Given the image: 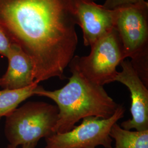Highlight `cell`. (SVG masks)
<instances>
[{
	"mask_svg": "<svg viewBox=\"0 0 148 148\" xmlns=\"http://www.w3.org/2000/svg\"><path fill=\"white\" fill-rule=\"evenodd\" d=\"M73 0H0V27L34 66L39 84L64 79L78 37Z\"/></svg>",
	"mask_w": 148,
	"mask_h": 148,
	"instance_id": "obj_1",
	"label": "cell"
},
{
	"mask_svg": "<svg viewBox=\"0 0 148 148\" xmlns=\"http://www.w3.org/2000/svg\"><path fill=\"white\" fill-rule=\"evenodd\" d=\"M19 147L12 145L11 144H8L5 148H19ZM20 148H36V147L33 146V145H24V146L21 147Z\"/></svg>",
	"mask_w": 148,
	"mask_h": 148,
	"instance_id": "obj_14",
	"label": "cell"
},
{
	"mask_svg": "<svg viewBox=\"0 0 148 148\" xmlns=\"http://www.w3.org/2000/svg\"><path fill=\"white\" fill-rule=\"evenodd\" d=\"M38 84L20 90H0V120L7 116L16 109L20 104L32 95H35Z\"/></svg>",
	"mask_w": 148,
	"mask_h": 148,
	"instance_id": "obj_11",
	"label": "cell"
},
{
	"mask_svg": "<svg viewBox=\"0 0 148 148\" xmlns=\"http://www.w3.org/2000/svg\"><path fill=\"white\" fill-rule=\"evenodd\" d=\"M110 136L115 140V148H148V130H127L116 123L111 128Z\"/></svg>",
	"mask_w": 148,
	"mask_h": 148,
	"instance_id": "obj_10",
	"label": "cell"
},
{
	"mask_svg": "<svg viewBox=\"0 0 148 148\" xmlns=\"http://www.w3.org/2000/svg\"><path fill=\"white\" fill-rule=\"evenodd\" d=\"M77 25L82 29L85 46H92L114 28L115 10L91 0H73Z\"/></svg>",
	"mask_w": 148,
	"mask_h": 148,
	"instance_id": "obj_7",
	"label": "cell"
},
{
	"mask_svg": "<svg viewBox=\"0 0 148 148\" xmlns=\"http://www.w3.org/2000/svg\"><path fill=\"white\" fill-rule=\"evenodd\" d=\"M72 75L68 82L58 90H48L38 86L35 95L54 101L58 109V119L54 133L67 132L87 117L108 119L119 104L107 93L104 86L92 82L74 67L69 65Z\"/></svg>",
	"mask_w": 148,
	"mask_h": 148,
	"instance_id": "obj_2",
	"label": "cell"
},
{
	"mask_svg": "<svg viewBox=\"0 0 148 148\" xmlns=\"http://www.w3.org/2000/svg\"><path fill=\"white\" fill-rule=\"evenodd\" d=\"M125 112V107L119 104L115 113L108 119L85 117L79 125L68 132L54 133L46 138L44 148H96L98 146L112 148L111 128L123 117Z\"/></svg>",
	"mask_w": 148,
	"mask_h": 148,
	"instance_id": "obj_5",
	"label": "cell"
},
{
	"mask_svg": "<svg viewBox=\"0 0 148 148\" xmlns=\"http://www.w3.org/2000/svg\"><path fill=\"white\" fill-rule=\"evenodd\" d=\"M57 106L43 101H29L5 117V135L16 147L37 146L39 140L54 133L58 119Z\"/></svg>",
	"mask_w": 148,
	"mask_h": 148,
	"instance_id": "obj_3",
	"label": "cell"
},
{
	"mask_svg": "<svg viewBox=\"0 0 148 148\" xmlns=\"http://www.w3.org/2000/svg\"><path fill=\"white\" fill-rule=\"evenodd\" d=\"M114 10V28L121 42L125 59L134 60L148 55V2Z\"/></svg>",
	"mask_w": 148,
	"mask_h": 148,
	"instance_id": "obj_6",
	"label": "cell"
},
{
	"mask_svg": "<svg viewBox=\"0 0 148 148\" xmlns=\"http://www.w3.org/2000/svg\"><path fill=\"white\" fill-rule=\"evenodd\" d=\"M0 79H1V76H0Z\"/></svg>",
	"mask_w": 148,
	"mask_h": 148,
	"instance_id": "obj_16",
	"label": "cell"
},
{
	"mask_svg": "<svg viewBox=\"0 0 148 148\" xmlns=\"http://www.w3.org/2000/svg\"><path fill=\"white\" fill-rule=\"evenodd\" d=\"M121 71L117 72L114 82L126 86L131 94L130 111L132 118L122 122L121 127L127 130L138 131L148 130V90L133 68L130 60L120 63Z\"/></svg>",
	"mask_w": 148,
	"mask_h": 148,
	"instance_id": "obj_8",
	"label": "cell"
},
{
	"mask_svg": "<svg viewBox=\"0 0 148 148\" xmlns=\"http://www.w3.org/2000/svg\"><path fill=\"white\" fill-rule=\"evenodd\" d=\"M12 43L10 37L0 27V55L6 57Z\"/></svg>",
	"mask_w": 148,
	"mask_h": 148,
	"instance_id": "obj_13",
	"label": "cell"
},
{
	"mask_svg": "<svg viewBox=\"0 0 148 148\" xmlns=\"http://www.w3.org/2000/svg\"><path fill=\"white\" fill-rule=\"evenodd\" d=\"M125 59L121 42L114 28L90 46L89 55L75 56L69 65L92 82L104 86L114 82L117 67Z\"/></svg>",
	"mask_w": 148,
	"mask_h": 148,
	"instance_id": "obj_4",
	"label": "cell"
},
{
	"mask_svg": "<svg viewBox=\"0 0 148 148\" xmlns=\"http://www.w3.org/2000/svg\"><path fill=\"white\" fill-rule=\"evenodd\" d=\"M6 58L8 68L5 74L1 76L0 87L3 90H20L36 82L33 62L19 46L13 43Z\"/></svg>",
	"mask_w": 148,
	"mask_h": 148,
	"instance_id": "obj_9",
	"label": "cell"
},
{
	"mask_svg": "<svg viewBox=\"0 0 148 148\" xmlns=\"http://www.w3.org/2000/svg\"><path fill=\"white\" fill-rule=\"evenodd\" d=\"M91 1H94V2H95V1H97V0H91Z\"/></svg>",
	"mask_w": 148,
	"mask_h": 148,
	"instance_id": "obj_15",
	"label": "cell"
},
{
	"mask_svg": "<svg viewBox=\"0 0 148 148\" xmlns=\"http://www.w3.org/2000/svg\"><path fill=\"white\" fill-rule=\"evenodd\" d=\"M145 1V0H106L103 5L106 8L114 10L123 5L136 4Z\"/></svg>",
	"mask_w": 148,
	"mask_h": 148,
	"instance_id": "obj_12",
	"label": "cell"
}]
</instances>
